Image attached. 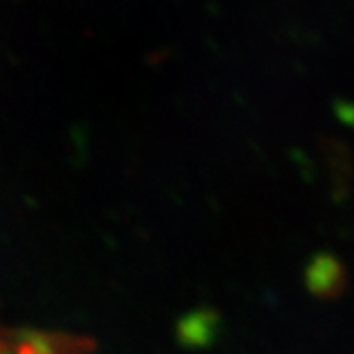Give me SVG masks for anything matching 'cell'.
<instances>
[{
	"label": "cell",
	"mask_w": 354,
	"mask_h": 354,
	"mask_svg": "<svg viewBox=\"0 0 354 354\" xmlns=\"http://www.w3.org/2000/svg\"><path fill=\"white\" fill-rule=\"evenodd\" d=\"M88 342L49 333L0 331V354H84Z\"/></svg>",
	"instance_id": "cell-1"
}]
</instances>
